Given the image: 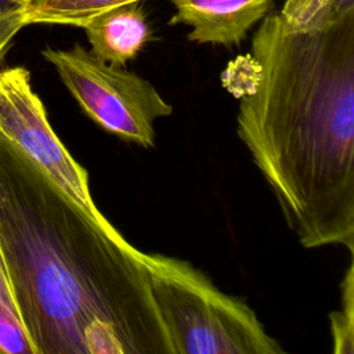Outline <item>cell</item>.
<instances>
[{
  "instance_id": "13",
  "label": "cell",
  "mask_w": 354,
  "mask_h": 354,
  "mask_svg": "<svg viewBox=\"0 0 354 354\" xmlns=\"http://www.w3.org/2000/svg\"><path fill=\"white\" fill-rule=\"evenodd\" d=\"M35 0H0V18L12 14H25Z\"/></svg>"
},
{
  "instance_id": "2",
  "label": "cell",
  "mask_w": 354,
  "mask_h": 354,
  "mask_svg": "<svg viewBox=\"0 0 354 354\" xmlns=\"http://www.w3.org/2000/svg\"><path fill=\"white\" fill-rule=\"evenodd\" d=\"M239 95L236 131L306 249L354 253V15L325 32H296L266 15Z\"/></svg>"
},
{
  "instance_id": "10",
  "label": "cell",
  "mask_w": 354,
  "mask_h": 354,
  "mask_svg": "<svg viewBox=\"0 0 354 354\" xmlns=\"http://www.w3.org/2000/svg\"><path fill=\"white\" fill-rule=\"evenodd\" d=\"M333 354L354 353V264L350 261L342 282V307L329 314Z\"/></svg>"
},
{
  "instance_id": "11",
  "label": "cell",
  "mask_w": 354,
  "mask_h": 354,
  "mask_svg": "<svg viewBox=\"0 0 354 354\" xmlns=\"http://www.w3.org/2000/svg\"><path fill=\"white\" fill-rule=\"evenodd\" d=\"M0 354H36L17 308L3 300H0Z\"/></svg>"
},
{
  "instance_id": "9",
  "label": "cell",
  "mask_w": 354,
  "mask_h": 354,
  "mask_svg": "<svg viewBox=\"0 0 354 354\" xmlns=\"http://www.w3.org/2000/svg\"><path fill=\"white\" fill-rule=\"evenodd\" d=\"M141 0H35L25 12L29 24H61L83 28L95 15Z\"/></svg>"
},
{
  "instance_id": "6",
  "label": "cell",
  "mask_w": 354,
  "mask_h": 354,
  "mask_svg": "<svg viewBox=\"0 0 354 354\" xmlns=\"http://www.w3.org/2000/svg\"><path fill=\"white\" fill-rule=\"evenodd\" d=\"M170 25H187L189 41L238 46L271 10L272 0H171Z\"/></svg>"
},
{
  "instance_id": "1",
  "label": "cell",
  "mask_w": 354,
  "mask_h": 354,
  "mask_svg": "<svg viewBox=\"0 0 354 354\" xmlns=\"http://www.w3.org/2000/svg\"><path fill=\"white\" fill-rule=\"evenodd\" d=\"M0 254L36 354H174L144 252L1 133Z\"/></svg>"
},
{
  "instance_id": "5",
  "label": "cell",
  "mask_w": 354,
  "mask_h": 354,
  "mask_svg": "<svg viewBox=\"0 0 354 354\" xmlns=\"http://www.w3.org/2000/svg\"><path fill=\"white\" fill-rule=\"evenodd\" d=\"M0 133L39 165L91 218L116 230L95 206L87 170L77 163L53 130L30 73L22 66L0 69Z\"/></svg>"
},
{
  "instance_id": "14",
  "label": "cell",
  "mask_w": 354,
  "mask_h": 354,
  "mask_svg": "<svg viewBox=\"0 0 354 354\" xmlns=\"http://www.w3.org/2000/svg\"><path fill=\"white\" fill-rule=\"evenodd\" d=\"M0 300L6 301L7 304L17 308V306L14 303L10 281H8V277H7V272H6V267H4V263H3L1 254H0Z\"/></svg>"
},
{
  "instance_id": "3",
  "label": "cell",
  "mask_w": 354,
  "mask_h": 354,
  "mask_svg": "<svg viewBox=\"0 0 354 354\" xmlns=\"http://www.w3.org/2000/svg\"><path fill=\"white\" fill-rule=\"evenodd\" d=\"M155 304L174 354H282L246 301L221 292L191 263L144 253Z\"/></svg>"
},
{
  "instance_id": "12",
  "label": "cell",
  "mask_w": 354,
  "mask_h": 354,
  "mask_svg": "<svg viewBox=\"0 0 354 354\" xmlns=\"http://www.w3.org/2000/svg\"><path fill=\"white\" fill-rule=\"evenodd\" d=\"M24 26H26V19H25V14L22 12L0 18V59L6 53L12 37Z\"/></svg>"
},
{
  "instance_id": "4",
  "label": "cell",
  "mask_w": 354,
  "mask_h": 354,
  "mask_svg": "<svg viewBox=\"0 0 354 354\" xmlns=\"http://www.w3.org/2000/svg\"><path fill=\"white\" fill-rule=\"evenodd\" d=\"M41 55L83 112L108 133L144 148L155 145V122L173 106L140 75L95 58L80 44L46 47Z\"/></svg>"
},
{
  "instance_id": "7",
  "label": "cell",
  "mask_w": 354,
  "mask_h": 354,
  "mask_svg": "<svg viewBox=\"0 0 354 354\" xmlns=\"http://www.w3.org/2000/svg\"><path fill=\"white\" fill-rule=\"evenodd\" d=\"M90 53L111 65L124 66L151 40L152 32L140 1L106 10L83 26Z\"/></svg>"
},
{
  "instance_id": "8",
  "label": "cell",
  "mask_w": 354,
  "mask_h": 354,
  "mask_svg": "<svg viewBox=\"0 0 354 354\" xmlns=\"http://www.w3.org/2000/svg\"><path fill=\"white\" fill-rule=\"evenodd\" d=\"M296 32H325L354 15V0H283L278 12Z\"/></svg>"
}]
</instances>
